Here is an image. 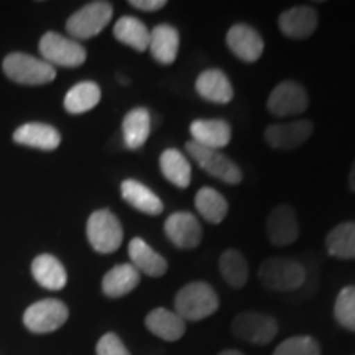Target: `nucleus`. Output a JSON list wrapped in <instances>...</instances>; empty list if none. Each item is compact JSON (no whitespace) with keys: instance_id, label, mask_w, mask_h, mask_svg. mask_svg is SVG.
Wrapping results in <instances>:
<instances>
[{"instance_id":"obj_27","label":"nucleus","mask_w":355,"mask_h":355,"mask_svg":"<svg viewBox=\"0 0 355 355\" xmlns=\"http://www.w3.org/2000/svg\"><path fill=\"white\" fill-rule=\"evenodd\" d=\"M194 206L204 220H207L209 224H220L222 220L227 217L229 212V202L219 191L209 186H204L196 193L194 198Z\"/></svg>"},{"instance_id":"obj_6","label":"nucleus","mask_w":355,"mask_h":355,"mask_svg":"<svg viewBox=\"0 0 355 355\" xmlns=\"http://www.w3.org/2000/svg\"><path fill=\"white\" fill-rule=\"evenodd\" d=\"M112 13V3L91 2L69 17L68 21H66V30H68L71 37L78 40L97 37L109 25Z\"/></svg>"},{"instance_id":"obj_5","label":"nucleus","mask_w":355,"mask_h":355,"mask_svg":"<svg viewBox=\"0 0 355 355\" xmlns=\"http://www.w3.org/2000/svg\"><path fill=\"white\" fill-rule=\"evenodd\" d=\"M87 241L99 254H112L122 245L123 230L121 222L109 209L92 212L87 219Z\"/></svg>"},{"instance_id":"obj_16","label":"nucleus","mask_w":355,"mask_h":355,"mask_svg":"<svg viewBox=\"0 0 355 355\" xmlns=\"http://www.w3.org/2000/svg\"><path fill=\"white\" fill-rule=\"evenodd\" d=\"M189 133L194 144L206 148H225L232 139V128L224 119H198L189 125Z\"/></svg>"},{"instance_id":"obj_29","label":"nucleus","mask_w":355,"mask_h":355,"mask_svg":"<svg viewBox=\"0 0 355 355\" xmlns=\"http://www.w3.org/2000/svg\"><path fill=\"white\" fill-rule=\"evenodd\" d=\"M114 37L135 51L148 50L150 32L144 21L135 17H122L114 25Z\"/></svg>"},{"instance_id":"obj_17","label":"nucleus","mask_w":355,"mask_h":355,"mask_svg":"<svg viewBox=\"0 0 355 355\" xmlns=\"http://www.w3.org/2000/svg\"><path fill=\"white\" fill-rule=\"evenodd\" d=\"M196 92L204 101L214 104H229L234 99V87L224 71L212 68L202 71L196 78Z\"/></svg>"},{"instance_id":"obj_11","label":"nucleus","mask_w":355,"mask_h":355,"mask_svg":"<svg viewBox=\"0 0 355 355\" xmlns=\"http://www.w3.org/2000/svg\"><path fill=\"white\" fill-rule=\"evenodd\" d=\"M266 237L275 247H288L300 237V224L296 212L288 204L275 206L266 217Z\"/></svg>"},{"instance_id":"obj_31","label":"nucleus","mask_w":355,"mask_h":355,"mask_svg":"<svg viewBox=\"0 0 355 355\" xmlns=\"http://www.w3.org/2000/svg\"><path fill=\"white\" fill-rule=\"evenodd\" d=\"M219 270L225 283L232 288H243L248 282V265L245 257L235 248L222 252L219 259Z\"/></svg>"},{"instance_id":"obj_3","label":"nucleus","mask_w":355,"mask_h":355,"mask_svg":"<svg viewBox=\"0 0 355 355\" xmlns=\"http://www.w3.org/2000/svg\"><path fill=\"white\" fill-rule=\"evenodd\" d=\"M3 71L12 81L26 86H40L55 81V66L25 53H12L3 60Z\"/></svg>"},{"instance_id":"obj_23","label":"nucleus","mask_w":355,"mask_h":355,"mask_svg":"<svg viewBox=\"0 0 355 355\" xmlns=\"http://www.w3.org/2000/svg\"><path fill=\"white\" fill-rule=\"evenodd\" d=\"M140 283V272L132 263L114 266L102 279V291L109 298H122L135 290Z\"/></svg>"},{"instance_id":"obj_1","label":"nucleus","mask_w":355,"mask_h":355,"mask_svg":"<svg viewBox=\"0 0 355 355\" xmlns=\"http://www.w3.org/2000/svg\"><path fill=\"white\" fill-rule=\"evenodd\" d=\"M219 309V296L206 282H193L181 288L175 296V313L184 321H201Z\"/></svg>"},{"instance_id":"obj_7","label":"nucleus","mask_w":355,"mask_h":355,"mask_svg":"<svg viewBox=\"0 0 355 355\" xmlns=\"http://www.w3.org/2000/svg\"><path fill=\"white\" fill-rule=\"evenodd\" d=\"M232 332L235 337L248 344L266 345L278 334V322L268 314L257 311H243L232 321Z\"/></svg>"},{"instance_id":"obj_37","label":"nucleus","mask_w":355,"mask_h":355,"mask_svg":"<svg viewBox=\"0 0 355 355\" xmlns=\"http://www.w3.org/2000/svg\"><path fill=\"white\" fill-rule=\"evenodd\" d=\"M219 355H243V354L239 352V350H235V349H227V350H222Z\"/></svg>"},{"instance_id":"obj_30","label":"nucleus","mask_w":355,"mask_h":355,"mask_svg":"<svg viewBox=\"0 0 355 355\" xmlns=\"http://www.w3.org/2000/svg\"><path fill=\"white\" fill-rule=\"evenodd\" d=\"M101 101V89L96 83H78L68 91L64 97V109L69 114H84L94 109Z\"/></svg>"},{"instance_id":"obj_25","label":"nucleus","mask_w":355,"mask_h":355,"mask_svg":"<svg viewBox=\"0 0 355 355\" xmlns=\"http://www.w3.org/2000/svg\"><path fill=\"white\" fill-rule=\"evenodd\" d=\"M32 273L38 285L51 291L63 290L68 282V273L63 263L53 255L37 257L32 263Z\"/></svg>"},{"instance_id":"obj_20","label":"nucleus","mask_w":355,"mask_h":355,"mask_svg":"<svg viewBox=\"0 0 355 355\" xmlns=\"http://www.w3.org/2000/svg\"><path fill=\"white\" fill-rule=\"evenodd\" d=\"M128 257L139 272L152 278H159L168 272V261L140 237L132 239L128 243Z\"/></svg>"},{"instance_id":"obj_22","label":"nucleus","mask_w":355,"mask_h":355,"mask_svg":"<svg viewBox=\"0 0 355 355\" xmlns=\"http://www.w3.org/2000/svg\"><path fill=\"white\" fill-rule=\"evenodd\" d=\"M121 193L123 201L135 207L137 211L148 216H159L165 209L163 201L152 189L146 188L144 183L135 180H125L121 186Z\"/></svg>"},{"instance_id":"obj_4","label":"nucleus","mask_w":355,"mask_h":355,"mask_svg":"<svg viewBox=\"0 0 355 355\" xmlns=\"http://www.w3.org/2000/svg\"><path fill=\"white\" fill-rule=\"evenodd\" d=\"M186 152L198 163V166L209 176L227 184L242 183L241 168L235 165L227 155L222 153L220 150L206 148V146H201L189 140L186 141Z\"/></svg>"},{"instance_id":"obj_28","label":"nucleus","mask_w":355,"mask_h":355,"mask_svg":"<svg viewBox=\"0 0 355 355\" xmlns=\"http://www.w3.org/2000/svg\"><path fill=\"white\" fill-rule=\"evenodd\" d=\"M327 254L339 260H355V220L339 224L326 237Z\"/></svg>"},{"instance_id":"obj_34","label":"nucleus","mask_w":355,"mask_h":355,"mask_svg":"<svg viewBox=\"0 0 355 355\" xmlns=\"http://www.w3.org/2000/svg\"><path fill=\"white\" fill-rule=\"evenodd\" d=\"M97 355H130L125 345L121 340V337L114 332H107L101 337L96 347Z\"/></svg>"},{"instance_id":"obj_35","label":"nucleus","mask_w":355,"mask_h":355,"mask_svg":"<svg viewBox=\"0 0 355 355\" xmlns=\"http://www.w3.org/2000/svg\"><path fill=\"white\" fill-rule=\"evenodd\" d=\"M130 6L133 8H139L144 12H157L166 7V0H130Z\"/></svg>"},{"instance_id":"obj_26","label":"nucleus","mask_w":355,"mask_h":355,"mask_svg":"<svg viewBox=\"0 0 355 355\" xmlns=\"http://www.w3.org/2000/svg\"><path fill=\"white\" fill-rule=\"evenodd\" d=\"M159 171L178 189H186L191 184V165L183 152L166 148L159 157Z\"/></svg>"},{"instance_id":"obj_10","label":"nucleus","mask_w":355,"mask_h":355,"mask_svg":"<svg viewBox=\"0 0 355 355\" xmlns=\"http://www.w3.org/2000/svg\"><path fill=\"white\" fill-rule=\"evenodd\" d=\"M69 311L60 300H42L30 306L24 314L26 329L35 334H46L60 329L68 321Z\"/></svg>"},{"instance_id":"obj_14","label":"nucleus","mask_w":355,"mask_h":355,"mask_svg":"<svg viewBox=\"0 0 355 355\" xmlns=\"http://www.w3.org/2000/svg\"><path fill=\"white\" fill-rule=\"evenodd\" d=\"M229 50L243 63H257L263 55V38L255 28L247 24H235L230 26L225 37Z\"/></svg>"},{"instance_id":"obj_19","label":"nucleus","mask_w":355,"mask_h":355,"mask_svg":"<svg viewBox=\"0 0 355 355\" xmlns=\"http://www.w3.org/2000/svg\"><path fill=\"white\" fill-rule=\"evenodd\" d=\"M148 50L158 64H173L180 51V33L173 25H157L150 32Z\"/></svg>"},{"instance_id":"obj_15","label":"nucleus","mask_w":355,"mask_h":355,"mask_svg":"<svg viewBox=\"0 0 355 355\" xmlns=\"http://www.w3.org/2000/svg\"><path fill=\"white\" fill-rule=\"evenodd\" d=\"M319 15L316 8L309 6H296L288 8L278 17V28L285 37L304 40L316 32Z\"/></svg>"},{"instance_id":"obj_32","label":"nucleus","mask_w":355,"mask_h":355,"mask_svg":"<svg viewBox=\"0 0 355 355\" xmlns=\"http://www.w3.org/2000/svg\"><path fill=\"white\" fill-rule=\"evenodd\" d=\"M334 318L345 329L355 332V286L349 285L340 290L334 304Z\"/></svg>"},{"instance_id":"obj_13","label":"nucleus","mask_w":355,"mask_h":355,"mask_svg":"<svg viewBox=\"0 0 355 355\" xmlns=\"http://www.w3.org/2000/svg\"><path fill=\"white\" fill-rule=\"evenodd\" d=\"M165 234L173 245L181 250L196 248L202 241V227L191 212H173L165 220Z\"/></svg>"},{"instance_id":"obj_24","label":"nucleus","mask_w":355,"mask_h":355,"mask_svg":"<svg viewBox=\"0 0 355 355\" xmlns=\"http://www.w3.org/2000/svg\"><path fill=\"white\" fill-rule=\"evenodd\" d=\"M152 132V115L148 109L137 107L127 112L122 122L123 141L128 150H139L148 140Z\"/></svg>"},{"instance_id":"obj_9","label":"nucleus","mask_w":355,"mask_h":355,"mask_svg":"<svg viewBox=\"0 0 355 355\" xmlns=\"http://www.w3.org/2000/svg\"><path fill=\"white\" fill-rule=\"evenodd\" d=\"M309 97L296 81H283L273 87L266 101V110L275 117H293L308 110Z\"/></svg>"},{"instance_id":"obj_33","label":"nucleus","mask_w":355,"mask_h":355,"mask_svg":"<svg viewBox=\"0 0 355 355\" xmlns=\"http://www.w3.org/2000/svg\"><path fill=\"white\" fill-rule=\"evenodd\" d=\"M273 355H321L318 340L311 336H295L283 340Z\"/></svg>"},{"instance_id":"obj_8","label":"nucleus","mask_w":355,"mask_h":355,"mask_svg":"<svg viewBox=\"0 0 355 355\" xmlns=\"http://www.w3.org/2000/svg\"><path fill=\"white\" fill-rule=\"evenodd\" d=\"M40 53L43 60L51 66L63 68H78L86 61V50L74 40L66 38L63 35L48 32L40 40Z\"/></svg>"},{"instance_id":"obj_12","label":"nucleus","mask_w":355,"mask_h":355,"mask_svg":"<svg viewBox=\"0 0 355 355\" xmlns=\"http://www.w3.org/2000/svg\"><path fill=\"white\" fill-rule=\"evenodd\" d=\"M314 125L311 121H293L272 123L265 130V141L275 150L290 152L301 146L313 135Z\"/></svg>"},{"instance_id":"obj_18","label":"nucleus","mask_w":355,"mask_h":355,"mask_svg":"<svg viewBox=\"0 0 355 355\" xmlns=\"http://www.w3.org/2000/svg\"><path fill=\"white\" fill-rule=\"evenodd\" d=\"M146 329L159 339L168 340V343H176L186 332V321L175 311L166 308H155L150 311L148 316L145 318Z\"/></svg>"},{"instance_id":"obj_2","label":"nucleus","mask_w":355,"mask_h":355,"mask_svg":"<svg viewBox=\"0 0 355 355\" xmlns=\"http://www.w3.org/2000/svg\"><path fill=\"white\" fill-rule=\"evenodd\" d=\"M259 278L272 291H295L304 285L306 268L296 260L273 257L260 265Z\"/></svg>"},{"instance_id":"obj_36","label":"nucleus","mask_w":355,"mask_h":355,"mask_svg":"<svg viewBox=\"0 0 355 355\" xmlns=\"http://www.w3.org/2000/svg\"><path fill=\"white\" fill-rule=\"evenodd\" d=\"M349 188L352 193H355V159H354L352 166H350V171H349Z\"/></svg>"},{"instance_id":"obj_21","label":"nucleus","mask_w":355,"mask_h":355,"mask_svg":"<svg viewBox=\"0 0 355 355\" xmlns=\"http://www.w3.org/2000/svg\"><path fill=\"white\" fill-rule=\"evenodd\" d=\"M13 140L20 145L51 152L61 144V135L55 127L46 123H25L13 133Z\"/></svg>"}]
</instances>
